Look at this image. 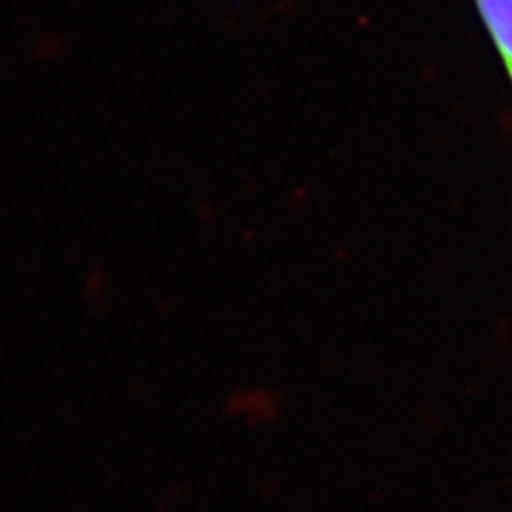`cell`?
Instances as JSON below:
<instances>
[{"mask_svg": "<svg viewBox=\"0 0 512 512\" xmlns=\"http://www.w3.org/2000/svg\"><path fill=\"white\" fill-rule=\"evenodd\" d=\"M475 4L512 78V0H475Z\"/></svg>", "mask_w": 512, "mask_h": 512, "instance_id": "6da1fadb", "label": "cell"}]
</instances>
